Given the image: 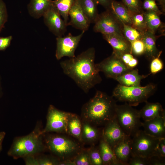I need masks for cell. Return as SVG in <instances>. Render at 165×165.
I'll return each mask as SVG.
<instances>
[{"label":"cell","instance_id":"6da1fadb","mask_svg":"<svg viewBox=\"0 0 165 165\" xmlns=\"http://www.w3.org/2000/svg\"><path fill=\"white\" fill-rule=\"evenodd\" d=\"M95 49L91 47L60 63L64 73L85 93L102 81L95 63Z\"/></svg>","mask_w":165,"mask_h":165},{"label":"cell","instance_id":"7a4b0ae2","mask_svg":"<svg viewBox=\"0 0 165 165\" xmlns=\"http://www.w3.org/2000/svg\"><path fill=\"white\" fill-rule=\"evenodd\" d=\"M117 104L113 97L97 90L82 107V120L96 126L105 125L115 116Z\"/></svg>","mask_w":165,"mask_h":165},{"label":"cell","instance_id":"3957f363","mask_svg":"<svg viewBox=\"0 0 165 165\" xmlns=\"http://www.w3.org/2000/svg\"><path fill=\"white\" fill-rule=\"evenodd\" d=\"M38 126L30 134L15 139L8 155L15 159L40 154L47 149L43 135Z\"/></svg>","mask_w":165,"mask_h":165},{"label":"cell","instance_id":"277c9868","mask_svg":"<svg viewBox=\"0 0 165 165\" xmlns=\"http://www.w3.org/2000/svg\"><path fill=\"white\" fill-rule=\"evenodd\" d=\"M156 85L152 83L145 86H126L118 84L112 92V96L132 106L146 102L156 90Z\"/></svg>","mask_w":165,"mask_h":165},{"label":"cell","instance_id":"5b68a950","mask_svg":"<svg viewBox=\"0 0 165 165\" xmlns=\"http://www.w3.org/2000/svg\"><path fill=\"white\" fill-rule=\"evenodd\" d=\"M45 141L47 149L61 160L72 159L82 149L78 143L64 136L50 135Z\"/></svg>","mask_w":165,"mask_h":165},{"label":"cell","instance_id":"8992f818","mask_svg":"<svg viewBox=\"0 0 165 165\" xmlns=\"http://www.w3.org/2000/svg\"><path fill=\"white\" fill-rule=\"evenodd\" d=\"M115 116L118 123L125 133L132 137L142 127L139 110L127 103L117 105Z\"/></svg>","mask_w":165,"mask_h":165},{"label":"cell","instance_id":"52a82bcc","mask_svg":"<svg viewBox=\"0 0 165 165\" xmlns=\"http://www.w3.org/2000/svg\"><path fill=\"white\" fill-rule=\"evenodd\" d=\"M132 137L133 155L148 158L156 156V147L159 139L153 137L140 130Z\"/></svg>","mask_w":165,"mask_h":165},{"label":"cell","instance_id":"ba28073f","mask_svg":"<svg viewBox=\"0 0 165 165\" xmlns=\"http://www.w3.org/2000/svg\"><path fill=\"white\" fill-rule=\"evenodd\" d=\"M69 114V112L60 110L53 105H50L46 125L42 130V133L44 134L51 132L67 133V123Z\"/></svg>","mask_w":165,"mask_h":165},{"label":"cell","instance_id":"9c48e42d","mask_svg":"<svg viewBox=\"0 0 165 165\" xmlns=\"http://www.w3.org/2000/svg\"><path fill=\"white\" fill-rule=\"evenodd\" d=\"M93 30L96 32L103 35L119 34L123 35V24L109 10L100 14L94 23Z\"/></svg>","mask_w":165,"mask_h":165},{"label":"cell","instance_id":"30bf717a","mask_svg":"<svg viewBox=\"0 0 165 165\" xmlns=\"http://www.w3.org/2000/svg\"><path fill=\"white\" fill-rule=\"evenodd\" d=\"M96 66L99 72H102L106 77L114 79L131 69L119 57L113 53L100 62L96 64Z\"/></svg>","mask_w":165,"mask_h":165},{"label":"cell","instance_id":"8fae6325","mask_svg":"<svg viewBox=\"0 0 165 165\" xmlns=\"http://www.w3.org/2000/svg\"><path fill=\"white\" fill-rule=\"evenodd\" d=\"M85 32L82 31L77 36H73L70 33L66 36L57 37L56 59L59 60L64 57L70 58L75 57V50Z\"/></svg>","mask_w":165,"mask_h":165},{"label":"cell","instance_id":"7c38bea8","mask_svg":"<svg viewBox=\"0 0 165 165\" xmlns=\"http://www.w3.org/2000/svg\"><path fill=\"white\" fill-rule=\"evenodd\" d=\"M43 17L45 24L55 36L60 37L64 35L68 26L53 5Z\"/></svg>","mask_w":165,"mask_h":165},{"label":"cell","instance_id":"4fadbf2b","mask_svg":"<svg viewBox=\"0 0 165 165\" xmlns=\"http://www.w3.org/2000/svg\"><path fill=\"white\" fill-rule=\"evenodd\" d=\"M104 126L101 138L112 148L127 135L119 125L115 116Z\"/></svg>","mask_w":165,"mask_h":165},{"label":"cell","instance_id":"5bb4252c","mask_svg":"<svg viewBox=\"0 0 165 165\" xmlns=\"http://www.w3.org/2000/svg\"><path fill=\"white\" fill-rule=\"evenodd\" d=\"M70 20L67 26H72L82 31L87 30L91 24L77 0H74L69 13Z\"/></svg>","mask_w":165,"mask_h":165},{"label":"cell","instance_id":"9a60e30c","mask_svg":"<svg viewBox=\"0 0 165 165\" xmlns=\"http://www.w3.org/2000/svg\"><path fill=\"white\" fill-rule=\"evenodd\" d=\"M103 38L112 47V53L120 57L126 53H131V45L123 35L116 34L103 35Z\"/></svg>","mask_w":165,"mask_h":165},{"label":"cell","instance_id":"2e32d148","mask_svg":"<svg viewBox=\"0 0 165 165\" xmlns=\"http://www.w3.org/2000/svg\"><path fill=\"white\" fill-rule=\"evenodd\" d=\"M131 137L127 135L121 141L115 145L112 149L120 165H128L132 154Z\"/></svg>","mask_w":165,"mask_h":165},{"label":"cell","instance_id":"e0dca14e","mask_svg":"<svg viewBox=\"0 0 165 165\" xmlns=\"http://www.w3.org/2000/svg\"><path fill=\"white\" fill-rule=\"evenodd\" d=\"M147 134L156 138H165V115L142 122Z\"/></svg>","mask_w":165,"mask_h":165},{"label":"cell","instance_id":"ac0fdd59","mask_svg":"<svg viewBox=\"0 0 165 165\" xmlns=\"http://www.w3.org/2000/svg\"><path fill=\"white\" fill-rule=\"evenodd\" d=\"M52 0H30L28 5L30 16L35 19L43 16L52 5Z\"/></svg>","mask_w":165,"mask_h":165},{"label":"cell","instance_id":"d6986e66","mask_svg":"<svg viewBox=\"0 0 165 165\" xmlns=\"http://www.w3.org/2000/svg\"><path fill=\"white\" fill-rule=\"evenodd\" d=\"M150 74L140 75L137 69H132L126 73L116 77L115 80L119 84L126 86H141L142 79L147 77Z\"/></svg>","mask_w":165,"mask_h":165},{"label":"cell","instance_id":"ffe728a7","mask_svg":"<svg viewBox=\"0 0 165 165\" xmlns=\"http://www.w3.org/2000/svg\"><path fill=\"white\" fill-rule=\"evenodd\" d=\"M157 36L156 34L147 30L142 33L141 39L145 47L144 54L149 59L152 60L162 51H159L156 44Z\"/></svg>","mask_w":165,"mask_h":165},{"label":"cell","instance_id":"44dd1931","mask_svg":"<svg viewBox=\"0 0 165 165\" xmlns=\"http://www.w3.org/2000/svg\"><path fill=\"white\" fill-rule=\"evenodd\" d=\"M123 24L131 25V15L121 2L114 0L108 9Z\"/></svg>","mask_w":165,"mask_h":165},{"label":"cell","instance_id":"7402d4cb","mask_svg":"<svg viewBox=\"0 0 165 165\" xmlns=\"http://www.w3.org/2000/svg\"><path fill=\"white\" fill-rule=\"evenodd\" d=\"M145 103V105L139 110L140 118L144 121L149 120L165 115V110L159 103H151L147 101Z\"/></svg>","mask_w":165,"mask_h":165},{"label":"cell","instance_id":"603a6c76","mask_svg":"<svg viewBox=\"0 0 165 165\" xmlns=\"http://www.w3.org/2000/svg\"><path fill=\"white\" fill-rule=\"evenodd\" d=\"M82 142L94 144L101 138V132L94 125L87 122H82Z\"/></svg>","mask_w":165,"mask_h":165},{"label":"cell","instance_id":"cb8c5ba5","mask_svg":"<svg viewBox=\"0 0 165 165\" xmlns=\"http://www.w3.org/2000/svg\"><path fill=\"white\" fill-rule=\"evenodd\" d=\"M144 14L148 31L155 34L158 31L164 32L165 25L161 20L160 16L149 11H144Z\"/></svg>","mask_w":165,"mask_h":165},{"label":"cell","instance_id":"d4e9b609","mask_svg":"<svg viewBox=\"0 0 165 165\" xmlns=\"http://www.w3.org/2000/svg\"><path fill=\"white\" fill-rule=\"evenodd\" d=\"M98 148L104 165H120L112 148L101 138Z\"/></svg>","mask_w":165,"mask_h":165},{"label":"cell","instance_id":"484cf974","mask_svg":"<svg viewBox=\"0 0 165 165\" xmlns=\"http://www.w3.org/2000/svg\"><path fill=\"white\" fill-rule=\"evenodd\" d=\"M82 122L78 116L70 113L67 123V133L82 142Z\"/></svg>","mask_w":165,"mask_h":165},{"label":"cell","instance_id":"4316f807","mask_svg":"<svg viewBox=\"0 0 165 165\" xmlns=\"http://www.w3.org/2000/svg\"><path fill=\"white\" fill-rule=\"evenodd\" d=\"M90 23H94L99 13L97 3L95 0H77Z\"/></svg>","mask_w":165,"mask_h":165},{"label":"cell","instance_id":"83f0119b","mask_svg":"<svg viewBox=\"0 0 165 165\" xmlns=\"http://www.w3.org/2000/svg\"><path fill=\"white\" fill-rule=\"evenodd\" d=\"M27 165H61V160L56 157L48 156H38V155L24 158Z\"/></svg>","mask_w":165,"mask_h":165},{"label":"cell","instance_id":"f1b7e54d","mask_svg":"<svg viewBox=\"0 0 165 165\" xmlns=\"http://www.w3.org/2000/svg\"><path fill=\"white\" fill-rule=\"evenodd\" d=\"M74 0H55L52 5L57 9L67 25L69 21V13Z\"/></svg>","mask_w":165,"mask_h":165},{"label":"cell","instance_id":"f546056e","mask_svg":"<svg viewBox=\"0 0 165 165\" xmlns=\"http://www.w3.org/2000/svg\"><path fill=\"white\" fill-rule=\"evenodd\" d=\"M122 33L125 38L131 44L137 40L141 39L142 33L131 25L123 24Z\"/></svg>","mask_w":165,"mask_h":165},{"label":"cell","instance_id":"4dcf8cb0","mask_svg":"<svg viewBox=\"0 0 165 165\" xmlns=\"http://www.w3.org/2000/svg\"><path fill=\"white\" fill-rule=\"evenodd\" d=\"M144 12L132 14L131 16V26L142 33L147 30Z\"/></svg>","mask_w":165,"mask_h":165},{"label":"cell","instance_id":"1f68e13d","mask_svg":"<svg viewBox=\"0 0 165 165\" xmlns=\"http://www.w3.org/2000/svg\"><path fill=\"white\" fill-rule=\"evenodd\" d=\"M71 160L73 165H91L88 149H81Z\"/></svg>","mask_w":165,"mask_h":165},{"label":"cell","instance_id":"d6a6232c","mask_svg":"<svg viewBox=\"0 0 165 165\" xmlns=\"http://www.w3.org/2000/svg\"><path fill=\"white\" fill-rule=\"evenodd\" d=\"M121 2L126 7L131 15L143 12L141 0H122Z\"/></svg>","mask_w":165,"mask_h":165},{"label":"cell","instance_id":"836d02e7","mask_svg":"<svg viewBox=\"0 0 165 165\" xmlns=\"http://www.w3.org/2000/svg\"><path fill=\"white\" fill-rule=\"evenodd\" d=\"M88 150L91 165H104L98 147L92 146Z\"/></svg>","mask_w":165,"mask_h":165},{"label":"cell","instance_id":"e575fe53","mask_svg":"<svg viewBox=\"0 0 165 165\" xmlns=\"http://www.w3.org/2000/svg\"><path fill=\"white\" fill-rule=\"evenodd\" d=\"M156 2L155 0H144L142 4L143 10L145 11L154 12L160 16L163 14L161 10L159 9Z\"/></svg>","mask_w":165,"mask_h":165},{"label":"cell","instance_id":"d590c367","mask_svg":"<svg viewBox=\"0 0 165 165\" xmlns=\"http://www.w3.org/2000/svg\"><path fill=\"white\" fill-rule=\"evenodd\" d=\"M131 53L139 56L144 54L145 47L144 43L141 39L134 41L131 44Z\"/></svg>","mask_w":165,"mask_h":165},{"label":"cell","instance_id":"8d00e7d4","mask_svg":"<svg viewBox=\"0 0 165 165\" xmlns=\"http://www.w3.org/2000/svg\"><path fill=\"white\" fill-rule=\"evenodd\" d=\"M162 52L156 57L152 60L150 65L151 73L155 74L161 71L163 68V64L160 58Z\"/></svg>","mask_w":165,"mask_h":165},{"label":"cell","instance_id":"74e56055","mask_svg":"<svg viewBox=\"0 0 165 165\" xmlns=\"http://www.w3.org/2000/svg\"><path fill=\"white\" fill-rule=\"evenodd\" d=\"M8 17L6 4L3 0H0V32L7 21Z\"/></svg>","mask_w":165,"mask_h":165},{"label":"cell","instance_id":"f35d334b","mask_svg":"<svg viewBox=\"0 0 165 165\" xmlns=\"http://www.w3.org/2000/svg\"><path fill=\"white\" fill-rule=\"evenodd\" d=\"M128 165H149V158L132 154Z\"/></svg>","mask_w":165,"mask_h":165},{"label":"cell","instance_id":"ab89813d","mask_svg":"<svg viewBox=\"0 0 165 165\" xmlns=\"http://www.w3.org/2000/svg\"><path fill=\"white\" fill-rule=\"evenodd\" d=\"M156 156L165 157V138H160L156 150Z\"/></svg>","mask_w":165,"mask_h":165},{"label":"cell","instance_id":"60d3db41","mask_svg":"<svg viewBox=\"0 0 165 165\" xmlns=\"http://www.w3.org/2000/svg\"><path fill=\"white\" fill-rule=\"evenodd\" d=\"M12 36L6 37H0V51H4L10 45L12 39Z\"/></svg>","mask_w":165,"mask_h":165},{"label":"cell","instance_id":"b9f144b4","mask_svg":"<svg viewBox=\"0 0 165 165\" xmlns=\"http://www.w3.org/2000/svg\"><path fill=\"white\" fill-rule=\"evenodd\" d=\"M149 165H165V158L154 156L149 158Z\"/></svg>","mask_w":165,"mask_h":165},{"label":"cell","instance_id":"7bdbcfd3","mask_svg":"<svg viewBox=\"0 0 165 165\" xmlns=\"http://www.w3.org/2000/svg\"><path fill=\"white\" fill-rule=\"evenodd\" d=\"M134 57L132 54L130 53H125L120 57L122 61L127 66Z\"/></svg>","mask_w":165,"mask_h":165},{"label":"cell","instance_id":"ee69618b","mask_svg":"<svg viewBox=\"0 0 165 165\" xmlns=\"http://www.w3.org/2000/svg\"><path fill=\"white\" fill-rule=\"evenodd\" d=\"M98 5L103 6L106 10L108 9L114 0H95Z\"/></svg>","mask_w":165,"mask_h":165},{"label":"cell","instance_id":"f6af8a7d","mask_svg":"<svg viewBox=\"0 0 165 165\" xmlns=\"http://www.w3.org/2000/svg\"><path fill=\"white\" fill-rule=\"evenodd\" d=\"M138 60L134 57L127 65V66L130 69H132L134 68L138 64Z\"/></svg>","mask_w":165,"mask_h":165},{"label":"cell","instance_id":"bcb514c9","mask_svg":"<svg viewBox=\"0 0 165 165\" xmlns=\"http://www.w3.org/2000/svg\"><path fill=\"white\" fill-rule=\"evenodd\" d=\"M160 6L161 11L164 14L165 12V0H155Z\"/></svg>","mask_w":165,"mask_h":165},{"label":"cell","instance_id":"7dc6e473","mask_svg":"<svg viewBox=\"0 0 165 165\" xmlns=\"http://www.w3.org/2000/svg\"><path fill=\"white\" fill-rule=\"evenodd\" d=\"M5 135L6 133L4 132L0 131V152L2 149V143Z\"/></svg>","mask_w":165,"mask_h":165},{"label":"cell","instance_id":"c3c4849f","mask_svg":"<svg viewBox=\"0 0 165 165\" xmlns=\"http://www.w3.org/2000/svg\"><path fill=\"white\" fill-rule=\"evenodd\" d=\"M2 95V88L1 85V78L0 77V98Z\"/></svg>","mask_w":165,"mask_h":165}]
</instances>
